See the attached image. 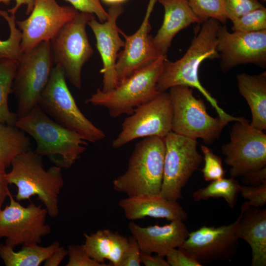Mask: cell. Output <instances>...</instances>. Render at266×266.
I'll list each match as a JSON object with an SVG mask.
<instances>
[{
    "mask_svg": "<svg viewBox=\"0 0 266 266\" xmlns=\"http://www.w3.org/2000/svg\"><path fill=\"white\" fill-rule=\"evenodd\" d=\"M202 24L182 57L174 62L165 60L156 90L161 93L176 86L195 88L209 102L219 117L228 123L237 121L239 117L226 112L200 81L199 69L201 63L206 59L219 57L217 50V33L221 25V23L214 19H209Z\"/></svg>",
    "mask_w": 266,
    "mask_h": 266,
    "instance_id": "obj_1",
    "label": "cell"
},
{
    "mask_svg": "<svg viewBox=\"0 0 266 266\" xmlns=\"http://www.w3.org/2000/svg\"><path fill=\"white\" fill-rule=\"evenodd\" d=\"M15 126L34 139L37 154L62 168L71 166L86 150V140L53 120L38 105L18 118Z\"/></svg>",
    "mask_w": 266,
    "mask_h": 266,
    "instance_id": "obj_2",
    "label": "cell"
},
{
    "mask_svg": "<svg viewBox=\"0 0 266 266\" xmlns=\"http://www.w3.org/2000/svg\"><path fill=\"white\" fill-rule=\"evenodd\" d=\"M11 166V170L6 173V179L8 184H14L17 188L16 200L37 196L48 215L57 217L59 196L64 186L62 168L55 165L45 169L42 157L31 148L17 156Z\"/></svg>",
    "mask_w": 266,
    "mask_h": 266,
    "instance_id": "obj_3",
    "label": "cell"
},
{
    "mask_svg": "<svg viewBox=\"0 0 266 266\" xmlns=\"http://www.w3.org/2000/svg\"><path fill=\"white\" fill-rule=\"evenodd\" d=\"M164 138L144 137L135 145L126 171L113 181V190L128 197L160 195L165 155Z\"/></svg>",
    "mask_w": 266,
    "mask_h": 266,
    "instance_id": "obj_4",
    "label": "cell"
},
{
    "mask_svg": "<svg viewBox=\"0 0 266 266\" xmlns=\"http://www.w3.org/2000/svg\"><path fill=\"white\" fill-rule=\"evenodd\" d=\"M166 59V56H161L134 71L111 90L103 92L98 89L85 102L106 108L113 118L131 115L136 107L159 93L156 86Z\"/></svg>",
    "mask_w": 266,
    "mask_h": 266,
    "instance_id": "obj_5",
    "label": "cell"
},
{
    "mask_svg": "<svg viewBox=\"0 0 266 266\" xmlns=\"http://www.w3.org/2000/svg\"><path fill=\"white\" fill-rule=\"evenodd\" d=\"M62 126L79 134L87 142H97L105 137L81 111L68 89L63 69L55 65L37 104Z\"/></svg>",
    "mask_w": 266,
    "mask_h": 266,
    "instance_id": "obj_6",
    "label": "cell"
},
{
    "mask_svg": "<svg viewBox=\"0 0 266 266\" xmlns=\"http://www.w3.org/2000/svg\"><path fill=\"white\" fill-rule=\"evenodd\" d=\"M172 111V132L212 144L220 136L228 122L214 118L207 112L203 100L197 99L193 90L186 86L169 89Z\"/></svg>",
    "mask_w": 266,
    "mask_h": 266,
    "instance_id": "obj_7",
    "label": "cell"
},
{
    "mask_svg": "<svg viewBox=\"0 0 266 266\" xmlns=\"http://www.w3.org/2000/svg\"><path fill=\"white\" fill-rule=\"evenodd\" d=\"M50 40L23 53L18 61L12 91L15 96L18 119L38 104L53 67Z\"/></svg>",
    "mask_w": 266,
    "mask_h": 266,
    "instance_id": "obj_8",
    "label": "cell"
},
{
    "mask_svg": "<svg viewBox=\"0 0 266 266\" xmlns=\"http://www.w3.org/2000/svg\"><path fill=\"white\" fill-rule=\"evenodd\" d=\"M94 15L79 12L50 40L54 63L63 69L66 78L78 90L82 87V69L93 54L86 33Z\"/></svg>",
    "mask_w": 266,
    "mask_h": 266,
    "instance_id": "obj_9",
    "label": "cell"
},
{
    "mask_svg": "<svg viewBox=\"0 0 266 266\" xmlns=\"http://www.w3.org/2000/svg\"><path fill=\"white\" fill-rule=\"evenodd\" d=\"M165 155L160 196L177 201L182 190L203 161L197 149V140L169 133L164 138Z\"/></svg>",
    "mask_w": 266,
    "mask_h": 266,
    "instance_id": "obj_10",
    "label": "cell"
},
{
    "mask_svg": "<svg viewBox=\"0 0 266 266\" xmlns=\"http://www.w3.org/2000/svg\"><path fill=\"white\" fill-rule=\"evenodd\" d=\"M231 177L243 176L266 167V134L253 128L244 117L235 121L230 141L221 147Z\"/></svg>",
    "mask_w": 266,
    "mask_h": 266,
    "instance_id": "obj_11",
    "label": "cell"
},
{
    "mask_svg": "<svg viewBox=\"0 0 266 266\" xmlns=\"http://www.w3.org/2000/svg\"><path fill=\"white\" fill-rule=\"evenodd\" d=\"M172 111L169 92L159 93L150 101L136 107L122 124L121 131L112 145L119 148L141 137L165 138L171 131Z\"/></svg>",
    "mask_w": 266,
    "mask_h": 266,
    "instance_id": "obj_12",
    "label": "cell"
},
{
    "mask_svg": "<svg viewBox=\"0 0 266 266\" xmlns=\"http://www.w3.org/2000/svg\"><path fill=\"white\" fill-rule=\"evenodd\" d=\"M10 202L0 210V238L13 248L22 244H38L51 232L46 223L48 212L45 208L31 203L27 207L15 200L10 192Z\"/></svg>",
    "mask_w": 266,
    "mask_h": 266,
    "instance_id": "obj_13",
    "label": "cell"
},
{
    "mask_svg": "<svg viewBox=\"0 0 266 266\" xmlns=\"http://www.w3.org/2000/svg\"><path fill=\"white\" fill-rule=\"evenodd\" d=\"M78 12L71 5H61L56 0H34L29 16L16 21L21 32L22 53L31 50L43 41L50 40Z\"/></svg>",
    "mask_w": 266,
    "mask_h": 266,
    "instance_id": "obj_14",
    "label": "cell"
},
{
    "mask_svg": "<svg viewBox=\"0 0 266 266\" xmlns=\"http://www.w3.org/2000/svg\"><path fill=\"white\" fill-rule=\"evenodd\" d=\"M217 50L220 68L227 72L239 65L253 64L266 66V30L257 32L228 31L220 25L217 33Z\"/></svg>",
    "mask_w": 266,
    "mask_h": 266,
    "instance_id": "obj_15",
    "label": "cell"
},
{
    "mask_svg": "<svg viewBox=\"0 0 266 266\" xmlns=\"http://www.w3.org/2000/svg\"><path fill=\"white\" fill-rule=\"evenodd\" d=\"M236 221L218 227L203 226L189 233L180 248L190 253L202 265L231 259L238 247Z\"/></svg>",
    "mask_w": 266,
    "mask_h": 266,
    "instance_id": "obj_16",
    "label": "cell"
},
{
    "mask_svg": "<svg viewBox=\"0 0 266 266\" xmlns=\"http://www.w3.org/2000/svg\"><path fill=\"white\" fill-rule=\"evenodd\" d=\"M157 0H149L144 19L135 33L129 35L119 29L120 34L125 39V45L118 54L116 65L118 85L134 71L162 56L155 48L153 36L149 34V19Z\"/></svg>",
    "mask_w": 266,
    "mask_h": 266,
    "instance_id": "obj_17",
    "label": "cell"
},
{
    "mask_svg": "<svg viewBox=\"0 0 266 266\" xmlns=\"http://www.w3.org/2000/svg\"><path fill=\"white\" fill-rule=\"evenodd\" d=\"M123 11L121 4L111 5L107 11L108 17L106 21L98 22L94 17L87 24L95 35L96 47L102 62L100 72L103 74L101 89L103 92L109 91L118 86L116 65L118 52L124 47L125 41L120 37L117 21Z\"/></svg>",
    "mask_w": 266,
    "mask_h": 266,
    "instance_id": "obj_18",
    "label": "cell"
},
{
    "mask_svg": "<svg viewBox=\"0 0 266 266\" xmlns=\"http://www.w3.org/2000/svg\"><path fill=\"white\" fill-rule=\"evenodd\" d=\"M129 230L137 241L141 252L164 257L172 249L182 246L189 234V231L181 220H174L160 226L142 227L130 222Z\"/></svg>",
    "mask_w": 266,
    "mask_h": 266,
    "instance_id": "obj_19",
    "label": "cell"
},
{
    "mask_svg": "<svg viewBox=\"0 0 266 266\" xmlns=\"http://www.w3.org/2000/svg\"><path fill=\"white\" fill-rule=\"evenodd\" d=\"M236 221L239 238L246 241L252 253V266H266V209L245 201L241 207Z\"/></svg>",
    "mask_w": 266,
    "mask_h": 266,
    "instance_id": "obj_20",
    "label": "cell"
},
{
    "mask_svg": "<svg viewBox=\"0 0 266 266\" xmlns=\"http://www.w3.org/2000/svg\"><path fill=\"white\" fill-rule=\"evenodd\" d=\"M118 204L126 217L131 221L149 217L184 222L188 218L178 201L168 200L160 195L127 197L120 200Z\"/></svg>",
    "mask_w": 266,
    "mask_h": 266,
    "instance_id": "obj_21",
    "label": "cell"
},
{
    "mask_svg": "<svg viewBox=\"0 0 266 266\" xmlns=\"http://www.w3.org/2000/svg\"><path fill=\"white\" fill-rule=\"evenodd\" d=\"M164 8L163 22L153 43L158 53L166 56L174 36L180 31L194 23L202 24L195 14L188 0H158Z\"/></svg>",
    "mask_w": 266,
    "mask_h": 266,
    "instance_id": "obj_22",
    "label": "cell"
},
{
    "mask_svg": "<svg viewBox=\"0 0 266 266\" xmlns=\"http://www.w3.org/2000/svg\"><path fill=\"white\" fill-rule=\"evenodd\" d=\"M84 236L85 242L82 246L92 259L103 264L108 260L112 266H121L129 246L128 237L109 229L90 234L85 233Z\"/></svg>",
    "mask_w": 266,
    "mask_h": 266,
    "instance_id": "obj_23",
    "label": "cell"
},
{
    "mask_svg": "<svg viewBox=\"0 0 266 266\" xmlns=\"http://www.w3.org/2000/svg\"><path fill=\"white\" fill-rule=\"evenodd\" d=\"M240 94L251 110V127L264 131L266 130V72L257 75L245 73L236 75Z\"/></svg>",
    "mask_w": 266,
    "mask_h": 266,
    "instance_id": "obj_24",
    "label": "cell"
},
{
    "mask_svg": "<svg viewBox=\"0 0 266 266\" xmlns=\"http://www.w3.org/2000/svg\"><path fill=\"white\" fill-rule=\"evenodd\" d=\"M60 246L58 242L47 247L33 244L24 245L22 250L16 252L5 244H0V258L6 266H39Z\"/></svg>",
    "mask_w": 266,
    "mask_h": 266,
    "instance_id": "obj_25",
    "label": "cell"
},
{
    "mask_svg": "<svg viewBox=\"0 0 266 266\" xmlns=\"http://www.w3.org/2000/svg\"><path fill=\"white\" fill-rule=\"evenodd\" d=\"M31 145L30 138L15 125L0 124V162L6 168Z\"/></svg>",
    "mask_w": 266,
    "mask_h": 266,
    "instance_id": "obj_26",
    "label": "cell"
},
{
    "mask_svg": "<svg viewBox=\"0 0 266 266\" xmlns=\"http://www.w3.org/2000/svg\"><path fill=\"white\" fill-rule=\"evenodd\" d=\"M17 63L10 60L0 61V124L15 125L18 120L16 113L10 110L8 104Z\"/></svg>",
    "mask_w": 266,
    "mask_h": 266,
    "instance_id": "obj_27",
    "label": "cell"
},
{
    "mask_svg": "<svg viewBox=\"0 0 266 266\" xmlns=\"http://www.w3.org/2000/svg\"><path fill=\"white\" fill-rule=\"evenodd\" d=\"M240 185L235 178H225L212 181L206 187L197 190L193 194L196 201L207 200L210 198H223L229 206L233 208Z\"/></svg>",
    "mask_w": 266,
    "mask_h": 266,
    "instance_id": "obj_28",
    "label": "cell"
},
{
    "mask_svg": "<svg viewBox=\"0 0 266 266\" xmlns=\"http://www.w3.org/2000/svg\"><path fill=\"white\" fill-rule=\"evenodd\" d=\"M0 16L6 21L10 32L7 39L0 40V61L5 60L18 61L22 54L20 47L22 35L17 27L15 15H9L7 11L0 10Z\"/></svg>",
    "mask_w": 266,
    "mask_h": 266,
    "instance_id": "obj_29",
    "label": "cell"
},
{
    "mask_svg": "<svg viewBox=\"0 0 266 266\" xmlns=\"http://www.w3.org/2000/svg\"><path fill=\"white\" fill-rule=\"evenodd\" d=\"M195 14L202 23L209 19H214L225 24L226 17L223 0H188Z\"/></svg>",
    "mask_w": 266,
    "mask_h": 266,
    "instance_id": "obj_30",
    "label": "cell"
},
{
    "mask_svg": "<svg viewBox=\"0 0 266 266\" xmlns=\"http://www.w3.org/2000/svg\"><path fill=\"white\" fill-rule=\"evenodd\" d=\"M233 31L257 32L266 30V8L253 10L232 21Z\"/></svg>",
    "mask_w": 266,
    "mask_h": 266,
    "instance_id": "obj_31",
    "label": "cell"
},
{
    "mask_svg": "<svg viewBox=\"0 0 266 266\" xmlns=\"http://www.w3.org/2000/svg\"><path fill=\"white\" fill-rule=\"evenodd\" d=\"M200 148L204 161V166L201 169L204 179L206 181H212L223 178L225 171L221 159L207 146L201 145Z\"/></svg>",
    "mask_w": 266,
    "mask_h": 266,
    "instance_id": "obj_32",
    "label": "cell"
},
{
    "mask_svg": "<svg viewBox=\"0 0 266 266\" xmlns=\"http://www.w3.org/2000/svg\"><path fill=\"white\" fill-rule=\"evenodd\" d=\"M227 19L232 21L264 5L258 0H223Z\"/></svg>",
    "mask_w": 266,
    "mask_h": 266,
    "instance_id": "obj_33",
    "label": "cell"
},
{
    "mask_svg": "<svg viewBox=\"0 0 266 266\" xmlns=\"http://www.w3.org/2000/svg\"><path fill=\"white\" fill-rule=\"evenodd\" d=\"M68 261L66 266H109L111 265L100 263L92 259L83 247L79 245H69L67 247Z\"/></svg>",
    "mask_w": 266,
    "mask_h": 266,
    "instance_id": "obj_34",
    "label": "cell"
},
{
    "mask_svg": "<svg viewBox=\"0 0 266 266\" xmlns=\"http://www.w3.org/2000/svg\"><path fill=\"white\" fill-rule=\"evenodd\" d=\"M80 12L95 14L100 22L106 21L108 13L101 5L100 0H65Z\"/></svg>",
    "mask_w": 266,
    "mask_h": 266,
    "instance_id": "obj_35",
    "label": "cell"
},
{
    "mask_svg": "<svg viewBox=\"0 0 266 266\" xmlns=\"http://www.w3.org/2000/svg\"><path fill=\"white\" fill-rule=\"evenodd\" d=\"M239 193L253 206L261 207L266 204V182L257 186L240 185Z\"/></svg>",
    "mask_w": 266,
    "mask_h": 266,
    "instance_id": "obj_36",
    "label": "cell"
},
{
    "mask_svg": "<svg viewBox=\"0 0 266 266\" xmlns=\"http://www.w3.org/2000/svg\"><path fill=\"white\" fill-rule=\"evenodd\" d=\"M166 257L169 266H202L190 253L180 247L172 249Z\"/></svg>",
    "mask_w": 266,
    "mask_h": 266,
    "instance_id": "obj_37",
    "label": "cell"
},
{
    "mask_svg": "<svg viewBox=\"0 0 266 266\" xmlns=\"http://www.w3.org/2000/svg\"><path fill=\"white\" fill-rule=\"evenodd\" d=\"M128 250L121 266H140L141 265L140 250L136 239L131 236L129 238Z\"/></svg>",
    "mask_w": 266,
    "mask_h": 266,
    "instance_id": "obj_38",
    "label": "cell"
},
{
    "mask_svg": "<svg viewBox=\"0 0 266 266\" xmlns=\"http://www.w3.org/2000/svg\"><path fill=\"white\" fill-rule=\"evenodd\" d=\"M242 182L246 185L257 186L266 182V167L242 176Z\"/></svg>",
    "mask_w": 266,
    "mask_h": 266,
    "instance_id": "obj_39",
    "label": "cell"
},
{
    "mask_svg": "<svg viewBox=\"0 0 266 266\" xmlns=\"http://www.w3.org/2000/svg\"><path fill=\"white\" fill-rule=\"evenodd\" d=\"M141 263L145 266H169L166 260L164 257L156 256H152L151 254L140 252Z\"/></svg>",
    "mask_w": 266,
    "mask_h": 266,
    "instance_id": "obj_40",
    "label": "cell"
},
{
    "mask_svg": "<svg viewBox=\"0 0 266 266\" xmlns=\"http://www.w3.org/2000/svg\"><path fill=\"white\" fill-rule=\"evenodd\" d=\"M6 168L0 162V210L6 197L10 192L8 189V183L6 179Z\"/></svg>",
    "mask_w": 266,
    "mask_h": 266,
    "instance_id": "obj_41",
    "label": "cell"
},
{
    "mask_svg": "<svg viewBox=\"0 0 266 266\" xmlns=\"http://www.w3.org/2000/svg\"><path fill=\"white\" fill-rule=\"evenodd\" d=\"M11 0H0V4L3 3L6 5L9 4ZM15 1V6L10 9H8L7 12L10 13V15H15L16 12L18 10L19 7L22 5H26V12L27 15H29L32 11L34 3V0H14Z\"/></svg>",
    "mask_w": 266,
    "mask_h": 266,
    "instance_id": "obj_42",
    "label": "cell"
},
{
    "mask_svg": "<svg viewBox=\"0 0 266 266\" xmlns=\"http://www.w3.org/2000/svg\"><path fill=\"white\" fill-rule=\"evenodd\" d=\"M67 255V251L60 246L45 262V266H58Z\"/></svg>",
    "mask_w": 266,
    "mask_h": 266,
    "instance_id": "obj_43",
    "label": "cell"
},
{
    "mask_svg": "<svg viewBox=\"0 0 266 266\" xmlns=\"http://www.w3.org/2000/svg\"><path fill=\"white\" fill-rule=\"evenodd\" d=\"M103 2L108 4H121L122 3L124 2L127 0H101Z\"/></svg>",
    "mask_w": 266,
    "mask_h": 266,
    "instance_id": "obj_44",
    "label": "cell"
},
{
    "mask_svg": "<svg viewBox=\"0 0 266 266\" xmlns=\"http://www.w3.org/2000/svg\"><path fill=\"white\" fill-rule=\"evenodd\" d=\"M264 0L266 1V0Z\"/></svg>",
    "mask_w": 266,
    "mask_h": 266,
    "instance_id": "obj_45",
    "label": "cell"
}]
</instances>
